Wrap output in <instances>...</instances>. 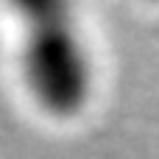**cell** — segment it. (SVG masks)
I'll list each match as a JSON object with an SVG mask.
<instances>
[{
  "label": "cell",
  "mask_w": 159,
  "mask_h": 159,
  "mask_svg": "<svg viewBox=\"0 0 159 159\" xmlns=\"http://www.w3.org/2000/svg\"><path fill=\"white\" fill-rule=\"evenodd\" d=\"M20 70L31 98L53 117H73L92 89L89 56L73 11L61 3H25Z\"/></svg>",
  "instance_id": "1"
}]
</instances>
